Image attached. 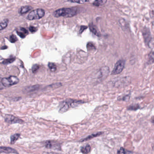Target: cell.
Listing matches in <instances>:
<instances>
[{"instance_id": "1", "label": "cell", "mask_w": 154, "mask_h": 154, "mask_svg": "<svg viewBox=\"0 0 154 154\" xmlns=\"http://www.w3.org/2000/svg\"><path fill=\"white\" fill-rule=\"evenodd\" d=\"M77 14V10L74 8H63L55 11L54 15L57 18L60 17L71 18L76 16Z\"/></svg>"}, {"instance_id": "2", "label": "cell", "mask_w": 154, "mask_h": 154, "mask_svg": "<svg viewBox=\"0 0 154 154\" xmlns=\"http://www.w3.org/2000/svg\"><path fill=\"white\" fill-rule=\"evenodd\" d=\"M45 15V11L42 9H38L31 11L29 14L27 19L29 20H39L42 18Z\"/></svg>"}, {"instance_id": "3", "label": "cell", "mask_w": 154, "mask_h": 154, "mask_svg": "<svg viewBox=\"0 0 154 154\" xmlns=\"http://www.w3.org/2000/svg\"><path fill=\"white\" fill-rule=\"evenodd\" d=\"M19 82L18 77L15 76H11L8 78H3L2 80V83L4 87H9L18 83Z\"/></svg>"}, {"instance_id": "4", "label": "cell", "mask_w": 154, "mask_h": 154, "mask_svg": "<svg viewBox=\"0 0 154 154\" xmlns=\"http://www.w3.org/2000/svg\"><path fill=\"white\" fill-rule=\"evenodd\" d=\"M125 61L124 60H120L115 64L114 68L112 72V75L119 74L123 71L125 67Z\"/></svg>"}, {"instance_id": "5", "label": "cell", "mask_w": 154, "mask_h": 154, "mask_svg": "<svg viewBox=\"0 0 154 154\" xmlns=\"http://www.w3.org/2000/svg\"><path fill=\"white\" fill-rule=\"evenodd\" d=\"M4 118H5V121L9 124H12L14 123L21 124L24 122V121L10 114H6L4 116Z\"/></svg>"}, {"instance_id": "6", "label": "cell", "mask_w": 154, "mask_h": 154, "mask_svg": "<svg viewBox=\"0 0 154 154\" xmlns=\"http://www.w3.org/2000/svg\"><path fill=\"white\" fill-rule=\"evenodd\" d=\"M46 147L48 149H60V146L59 144L55 143L54 141H48L45 143V145Z\"/></svg>"}, {"instance_id": "7", "label": "cell", "mask_w": 154, "mask_h": 154, "mask_svg": "<svg viewBox=\"0 0 154 154\" xmlns=\"http://www.w3.org/2000/svg\"><path fill=\"white\" fill-rule=\"evenodd\" d=\"M100 72V75L99 76V78L100 79H103V78H106L109 72V67H107V66L103 67L101 69Z\"/></svg>"}, {"instance_id": "8", "label": "cell", "mask_w": 154, "mask_h": 154, "mask_svg": "<svg viewBox=\"0 0 154 154\" xmlns=\"http://www.w3.org/2000/svg\"><path fill=\"white\" fill-rule=\"evenodd\" d=\"M66 103L68 104L69 108H74L78 106L80 104L82 103L83 102L81 100H67L66 101Z\"/></svg>"}, {"instance_id": "9", "label": "cell", "mask_w": 154, "mask_h": 154, "mask_svg": "<svg viewBox=\"0 0 154 154\" xmlns=\"http://www.w3.org/2000/svg\"><path fill=\"white\" fill-rule=\"evenodd\" d=\"M0 152L5 153H17L18 152L14 149L9 147H0Z\"/></svg>"}, {"instance_id": "10", "label": "cell", "mask_w": 154, "mask_h": 154, "mask_svg": "<svg viewBox=\"0 0 154 154\" xmlns=\"http://www.w3.org/2000/svg\"><path fill=\"white\" fill-rule=\"evenodd\" d=\"M17 35L21 38H25L28 34V32L24 28H20L17 31Z\"/></svg>"}, {"instance_id": "11", "label": "cell", "mask_w": 154, "mask_h": 154, "mask_svg": "<svg viewBox=\"0 0 154 154\" xmlns=\"http://www.w3.org/2000/svg\"><path fill=\"white\" fill-rule=\"evenodd\" d=\"M102 134L103 132H97V133H94V134H91V135H90V136H88V137H86L85 138L81 139L80 141L83 142V141H87V140H90L94 138L95 137H99V136H100V135H101Z\"/></svg>"}, {"instance_id": "12", "label": "cell", "mask_w": 154, "mask_h": 154, "mask_svg": "<svg viewBox=\"0 0 154 154\" xmlns=\"http://www.w3.org/2000/svg\"><path fill=\"white\" fill-rule=\"evenodd\" d=\"M32 8V7L30 6H24V7H21L19 10V13L20 14H26L29 11L31 10Z\"/></svg>"}, {"instance_id": "13", "label": "cell", "mask_w": 154, "mask_h": 154, "mask_svg": "<svg viewBox=\"0 0 154 154\" xmlns=\"http://www.w3.org/2000/svg\"><path fill=\"white\" fill-rule=\"evenodd\" d=\"M91 150V147L90 145H87L83 146L81 147V151L83 154H88Z\"/></svg>"}, {"instance_id": "14", "label": "cell", "mask_w": 154, "mask_h": 154, "mask_svg": "<svg viewBox=\"0 0 154 154\" xmlns=\"http://www.w3.org/2000/svg\"><path fill=\"white\" fill-rule=\"evenodd\" d=\"M107 0H95L93 3V5L95 7L102 6L107 2Z\"/></svg>"}, {"instance_id": "15", "label": "cell", "mask_w": 154, "mask_h": 154, "mask_svg": "<svg viewBox=\"0 0 154 154\" xmlns=\"http://www.w3.org/2000/svg\"><path fill=\"white\" fill-rule=\"evenodd\" d=\"M20 137V134L16 133L12 135L11 137V144H14L18 140Z\"/></svg>"}, {"instance_id": "16", "label": "cell", "mask_w": 154, "mask_h": 154, "mask_svg": "<svg viewBox=\"0 0 154 154\" xmlns=\"http://www.w3.org/2000/svg\"><path fill=\"white\" fill-rule=\"evenodd\" d=\"M9 20L8 19H5L0 23V30H2L6 28L8 26V24Z\"/></svg>"}, {"instance_id": "17", "label": "cell", "mask_w": 154, "mask_h": 154, "mask_svg": "<svg viewBox=\"0 0 154 154\" xmlns=\"http://www.w3.org/2000/svg\"><path fill=\"white\" fill-rule=\"evenodd\" d=\"M69 109V107L68 106V104L66 103V102H64L63 104V106L60 109L59 112H61V113H63V112L67 111Z\"/></svg>"}, {"instance_id": "18", "label": "cell", "mask_w": 154, "mask_h": 154, "mask_svg": "<svg viewBox=\"0 0 154 154\" xmlns=\"http://www.w3.org/2000/svg\"><path fill=\"white\" fill-rule=\"evenodd\" d=\"M90 0H67V1L72 3H78V4H84L86 2H89Z\"/></svg>"}, {"instance_id": "19", "label": "cell", "mask_w": 154, "mask_h": 154, "mask_svg": "<svg viewBox=\"0 0 154 154\" xmlns=\"http://www.w3.org/2000/svg\"><path fill=\"white\" fill-rule=\"evenodd\" d=\"M89 28H90V30L92 32L93 34L96 35L98 36H100V35H99V32L97 31L96 29L94 27V26L93 24H90L89 26Z\"/></svg>"}, {"instance_id": "20", "label": "cell", "mask_w": 154, "mask_h": 154, "mask_svg": "<svg viewBox=\"0 0 154 154\" xmlns=\"http://www.w3.org/2000/svg\"><path fill=\"white\" fill-rule=\"evenodd\" d=\"M48 67L50 71L52 72H55L57 70V66L54 63H49L48 64Z\"/></svg>"}, {"instance_id": "21", "label": "cell", "mask_w": 154, "mask_h": 154, "mask_svg": "<svg viewBox=\"0 0 154 154\" xmlns=\"http://www.w3.org/2000/svg\"><path fill=\"white\" fill-rule=\"evenodd\" d=\"M16 60V58L15 57H13V58H9V59H6V60H4L2 62V63L4 65H8L9 64L11 63L14 62V61Z\"/></svg>"}, {"instance_id": "22", "label": "cell", "mask_w": 154, "mask_h": 154, "mask_svg": "<svg viewBox=\"0 0 154 154\" xmlns=\"http://www.w3.org/2000/svg\"><path fill=\"white\" fill-rule=\"evenodd\" d=\"M139 108V106L138 104H134V105H131L128 107V109L130 110H137Z\"/></svg>"}, {"instance_id": "23", "label": "cell", "mask_w": 154, "mask_h": 154, "mask_svg": "<svg viewBox=\"0 0 154 154\" xmlns=\"http://www.w3.org/2000/svg\"><path fill=\"white\" fill-rule=\"evenodd\" d=\"M87 48L88 51H91V50H95V46L93 44L91 43H88L87 45Z\"/></svg>"}, {"instance_id": "24", "label": "cell", "mask_w": 154, "mask_h": 154, "mask_svg": "<svg viewBox=\"0 0 154 154\" xmlns=\"http://www.w3.org/2000/svg\"><path fill=\"white\" fill-rule=\"evenodd\" d=\"M18 40V38L15 35H12L10 37V41L11 43H14L17 42Z\"/></svg>"}, {"instance_id": "25", "label": "cell", "mask_w": 154, "mask_h": 154, "mask_svg": "<svg viewBox=\"0 0 154 154\" xmlns=\"http://www.w3.org/2000/svg\"><path fill=\"white\" fill-rule=\"evenodd\" d=\"M117 153H119V154H126V153H131V152L128 151L123 148H121L120 149L118 150Z\"/></svg>"}, {"instance_id": "26", "label": "cell", "mask_w": 154, "mask_h": 154, "mask_svg": "<svg viewBox=\"0 0 154 154\" xmlns=\"http://www.w3.org/2000/svg\"><path fill=\"white\" fill-rule=\"evenodd\" d=\"M39 68V66L38 64H35L32 67V71L33 73H35L37 72Z\"/></svg>"}, {"instance_id": "27", "label": "cell", "mask_w": 154, "mask_h": 154, "mask_svg": "<svg viewBox=\"0 0 154 154\" xmlns=\"http://www.w3.org/2000/svg\"><path fill=\"white\" fill-rule=\"evenodd\" d=\"M130 99V96L128 95H125V96H123L122 98H119L118 100H119L124 101H127L129 100Z\"/></svg>"}, {"instance_id": "28", "label": "cell", "mask_w": 154, "mask_h": 154, "mask_svg": "<svg viewBox=\"0 0 154 154\" xmlns=\"http://www.w3.org/2000/svg\"><path fill=\"white\" fill-rule=\"evenodd\" d=\"M38 86V85H34V86H31V87H29L28 89H27L26 90H28V91H34L36 90Z\"/></svg>"}, {"instance_id": "29", "label": "cell", "mask_w": 154, "mask_h": 154, "mask_svg": "<svg viewBox=\"0 0 154 154\" xmlns=\"http://www.w3.org/2000/svg\"><path fill=\"white\" fill-rule=\"evenodd\" d=\"M29 30L31 33H35L37 29L35 27L30 26L29 27Z\"/></svg>"}, {"instance_id": "30", "label": "cell", "mask_w": 154, "mask_h": 154, "mask_svg": "<svg viewBox=\"0 0 154 154\" xmlns=\"http://www.w3.org/2000/svg\"><path fill=\"white\" fill-rule=\"evenodd\" d=\"M87 28V26H81V29H80V33L82 34L85 29Z\"/></svg>"}, {"instance_id": "31", "label": "cell", "mask_w": 154, "mask_h": 154, "mask_svg": "<svg viewBox=\"0 0 154 154\" xmlns=\"http://www.w3.org/2000/svg\"><path fill=\"white\" fill-rule=\"evenodd\" d=\"M149 61H150V63H151V61H152V63H153L154 61V55H153V53L152 52L151 54H150V56H149Z\"/></svg>"}, {"instance_id": "32", "label": "cell", "mask_w": 154, "mask_h": 154, "mask_svg": "<svg viewBox=\"0 0 154 154\" xmlns=\"http://www.w3.org/2000/svg\"><path fill=\"white\" fill-rule=\"evenodd\" d=\"M4 86H3V85L2 83V82H0V90H2L4 88Z\"/></svg>"}, {"instance_id": "33", "label": "cell", "mask_w": 154, "mask_h": 154, "mask_svg": "<svg viewBox=\"0 0 154 154\" xmlns=\"http://www.w3.org/2000/svg\"><path fill=\"white\" fill-rule=\"evenodd\" d=\"M7 48H8V47L7 46H3L2 47V48L1 49H7Z\"/></svg>"}]
</instances>
